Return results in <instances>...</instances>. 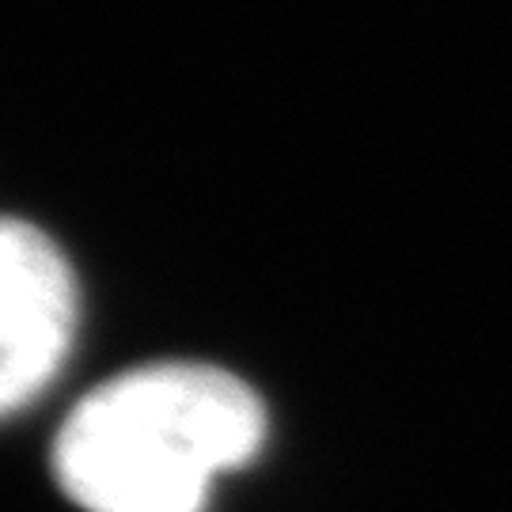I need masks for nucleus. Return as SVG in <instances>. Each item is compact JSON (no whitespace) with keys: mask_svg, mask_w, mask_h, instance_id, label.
<instances>
[{"mask_svg":"<svg viewBox=\"0 0 512 512\" xmlns=\"http://www.w3.org/2000/svg\"><path fill=\"white\" fill-rule=\"evenodd\" d=\"M270 414L209 361H148L92 387L50 444V475L80 512H205L213 486L255 463Z\"/></svg>","mask_w":512,"mask_h":512,"instance_id":"1","label":"nucleus"},{"mask_svg":"<svg viewBox=\"0 0 512 512\" xmlns=\"http://www.w3.org/2000/svg\"><path fill=\"white\" fill-rule=\"evenodd\" d=\"M84 323L73 258L38 220L0 213V421L61 380Z\"/></svg>","mask_w":512,"mask_h":512,"instance_id":"2","label":"nucleus"}]
</instances>
